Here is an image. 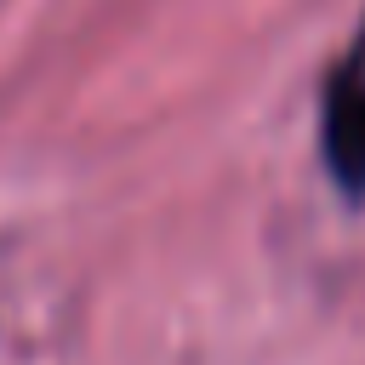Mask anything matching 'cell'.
<instances>
[{
  "label": "cell",
  "instance_id": "1",
  "mask_svg": "<svg viewBox=\"0 0 365 365\" xmlns=\"http://www.w3.org/2000/svg\"><path fill=\"white\" fill-rule=\"evenodd\" d=\"M325 165L348 194H365V57L336 68L325 91Z\"/></svg>",
  "mask_w": 365,
  "mask_h": 365
}]
</instances>
